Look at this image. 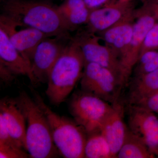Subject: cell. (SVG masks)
Masks as SVG:
<instances>
[{
    "label": "cell",
    "mask_w": 158,
    "mask_h": 158,
    "mask_svg": "<svg viewBox=\"0 0 158 158\" xmlns=\"http://www.w3.org/2000/svg\"><path fill=\"white\" fill-rule=\"evenodd\" d=\"M15 76L9 69L0 64V77L3 82L5 83H10L13 81Z\"/></svg>",
    "instance_id": "cell-27"
},
{
    "label": "cell",
    "mask_w": 158,
    "mask_h": 158,
    "mask_svg": "<svg viewBox=\"0 0 158 158\" xmlns=\"http://www.w3.org/2000/svg\"><path fill=\"white\" fill-rule=\"evenodd\" d=\"M85 60L78 44L72 39L51 69L46 94L52 104L65 101L81 77Z\"/></svg>",
    "instance_id": "cell-2"
},
{
    "label": "cell",
    "mask_w": 158,
    "mask_h": 158,
    "mask_svg": "<svg viewBox=\"0 0 158 158\" xmlns=\"http://www.w3.org/2000/svg\"><path fill=\"white\" fill-rule=\"evenodd\" d=\"M135 18V11L133 10L114 25L99 33L105 44L117 54L119 59L132 37Z\"/></svg>",
    "instance_id": "cell-14"
},
{
    "label": "cell",
    "mask_w": 158,
    "mask_h": 158,
    "mask_svg": "<svg viewBox=\"0 0 158 158\" xmlns=\"http://www.w3.org/2000/svg\"><path fill=\"white\" fill-rule=\"evenodd\" d=\"M0 144L8 146H20L11 137L6 127L2 116L0 115Z\"/></svg>",
    "instance_id": "cell-23"
},
{
    "label": "cell",
    "mask_w": 158,
    "mask_h": 158,
    "mask_svg": "<svg viewBox=\"0 0 158 158\" xmlns=\"http://www.w3.org/2000/svg\"><path fill=\"white\" fill-rule=\"evenodd\" d=\"M16 99L26 119V150L30 157H56L59 152L54 144L47 118L41 108L25 91H21Z\"/></svg>",
    "instance_id": "cell-3"
},
{
    "label": "cell",
    "mask_w": 158,
    "mask_h": 158,
    "mask_svg": "<svg viewBox=\"0 0 158 158\" xmlns=\"http://www.w3.org/2000/svg\"><path fill=\"white\" fill-rule=\"evenodd\" d=\"M158 69V50L156 56L149 63L141 66H135L132 72L134 77H138Z\"/></svg>",
    "instance_id": "cell-25"
},
{
    "label": "cell",
    "mask_w": 158,
    "mask_h": 158,
    "mask_svg": "<svg viewBox=\"0 0 158 158\" xmlns=\"http://www.w3.org/2000/svg\"><path fill=\"white\" fill-rule=\"evenodd\" d=\"M149 50H158V22L156 23L148 33L143 42L140 56L144 52Z\"/></svg>",
    "instance_id": "cell-21"
},
{
    "label": "cell",
    "mask_w": 158,
    "mask_h": 158,
    "mask_svg": "<svg viewBox=\"0 0 158 158\" xmlns=\"http://www.w3.org/2000/svg\"><path fill=\"white\" fill-rule=\"evenodd\" d=\"M113 108V105L82 90L74 92L69 103V112L74 120L87 135L100 130Z\"/></svg>",
    "instance_id": "cell-5"
},
{
    "label": "cell",
    "mask_w": 158,
    "mask_h": 158,
    "mask_svg": "<svg viewBox=\"0 0 158 158\" xmlns=\"http://www.w3.org/2000/svg\"><path fill=\"white\" fill-rule=\"evenodd\" d=\"M25 150H26L19 146L0 144V158H28L30 156V155L26 152Z\"/></svg>",
    "instance_id": "cell-22"
},
{
    "label": "cell",
    "mask_w": 158,
    "mask_h": 158,
    "mask_svg": "<svg viewBox=\"0 0 158 158\" xmlns=\"http://www.w3.org/2000/svg\"><path fill=\"white\" fill-rule=\"evenodd\" d=\"M87 7L90 10L98 9L108 5L114 0H84Z\"/></svg>",
    "instance_id": "cell-28"
},
{
    "label": "cell",
    "mask_w": 158,
    "mask_h": 158,
    "mask_svg": "<svg viewBox=\"0 0 158 158\" xmlns=\"http://www.w3.org/2000/svg\"><path fill=\"white\" fill-rule=\"evenodd\" d=\"M127 107L128 127L158 158V117L155 113L139 106Z\"/></svg>",
    "instance_id": "cell-10"
},
{
    "label": "cell",
    "mask_w": 158,
    "mask_h": 158,
    "mask_svg": "<svg viewBox=\"0 0 158 158\" xmlns=\"http://www.w3.org/2000/svg\"><path fill=\"white\" fill-rule=\"evenodd\" d=\"M144 6L152 13L158 22V0H148Z\"/></svg>",
    "instance_id": "cell-29"
},
{
    "label": "cell",
    "mask_w": 158,
    "mask_h": 158,
    "mask_svg": "<svg viewBox=\"0 0 158 158\" xmlns=\"http://www.w3.org/2000/svg\"><path fill=\"white\" fill-rule=\"evenodd\" d=\"M17 27L9 18L1 15L0 27L5 31L11 44L31 66V58L37 46L50 36L34 28L18 31Z\"/></svg>",
    "instance_id": "cell-11"
},
{
    "label": "cell",
    "mask_w": 158,
    "mask_h": 158,
    "mask_svg": "<svg viewBox=\"0 0 158 158\" xmlns=\"http://www.w3.org/2000/svg\"><path fill=\"white\" fill-rule=\"evenodd\" d=\"M113 105V110L105 118L100 130L107 141L114 158H117L123 143L127 126L124 121V102L121 100Z\"/></svg>",
    "instance_id": "cell-13"
},
{
    "label": "cell",
    "mask_w": 158,
    "mask_h": 158,
    "mask_svg": "<svg viewBox=\"0 0 158 158\" xmlns=\"http://www.w3.org/2000/svg\"><path fill=\"white\" fill-rule=\"evenodd\" d=\"M135 106H139L155 113H158V90Z\"/></svg>",
    "instance_id": "cell-24"
},
{
    "label": "cell",
    "mask_w": 158,
    "mask_h": 158,
    "mask_svg": "<svg viewBox=\"0 0 158 158\" xmlns=\"http://www.w3.org/2000/svg\"><path fill=\"white\" fill-rule=\"evenodd\" d=\"M68 34L44 40L37 46L31 60L35 85L47 81L49 73L69 44Z\"/></svg>",
    "instance_id": "cell-8"
},
{
    "label": "cell",
    "mask_w": 158,
    "mask_h": 158,
    "mask_svg": "<svg viewBox=\"0 0 158 158\" xmlns=\"http://www.w3.org/2000/svg\"><path fill=\"white\" fill-rule=\"evenodd\" d=\"M85 156L86 158H113L110 145L100 130L87 135Z\"/></svg>",
    "instance_id": "cell-20"
},
{
    "label": "cell",
    "mask_w": 158,
    "mask_h": 158,
    "mask_svg": "<svg viewBox=\"0 0 158 158\" xmlns=\"http://www.w3.org/2000/svg\"><path fill=\"white\" fill-rule=\"evenodd\" d=\"M118 158H154L146 145L128 127L124 141L117 154Z\"/></svg>",
    "instance_id": "cell-19"
},
{
    "label": "cell",
    "mask_w": 158,
    "mask_h": 158,
    "mask_svg": "<svg viewBox=\"0 0 158 158\" xmlns=\"http://www.w3.org/2000/svg\"><path fill=\"white\" fill-rule=\"evenodd\" d=\"M133 10L131 0H114L103 7L91 10L87 23L89 32L101 33Z\"/></svg>",
    "instance_id": "cell-12"
},
{
    "label": "cell",
    "mask_w": 158,
    "mask_h": 158,
    "mask_svg": "<svg viewBox=\"0 0 158 158\" xmlns=\"http://www.w3.org/2000/svg\"><path fill=\"white\" fill-rule=\"evenodd\" d=\"M136 21L134 23L131 40L126 51L120 59L121 79L125 87L138 62L142 45L149 30L157 22L152 13L144 6L135 11Z\"/></svg>",
    "instance_id": "cell-7"
},
{
    "label": "cell",
    "mask_w": 158,
    "mask_h": 158,
    "mask_svg": "<svg viewBox=\"0 0 158 158\" xmlns=\"http://www.w3.org/2000/svg\"><path fill=\"white\" fill-rule=\"evenodd\" d=\"M0 64L4 65L15 75L26 76L31 84L35 82L31 65L11 44L8 35L0 27Z\"/></svg>",
    "instance_id": "cell-16"
},
{
    "label": "cell",
    "mask_w": 158,
    "mask_h": 158,
    "mask_svg": "<svg viewBox=\"0 0 158 158\" xmlns=\"http://www.w3.org/2000/svg\"><path fill=\"white\" fill-rule=\"evenodd\" d=\"M74 39L81 49L85 62L95 63L108 69L122 82L119 57L108 46L101 44L99 37L89 32L79 34Z\"/></svg>",
    "instance_id": "cell-9"
},
{
    "label": "cell",
    "mask_w": 158,
    "mask_h": 158,
    "mask_svg": "<svg viewBox=\"0 0 158 158\" xmlns=\"http://www.w3.org/2000/svg\"><path fill=\"white\" fill-rule=\"evenodd\" d=\"M158 50H149L144 52L140 55L138 62L135 66H141L149 63L156 56Z\"/></svg>",
    "instance_id": "cell-26"
},
{
    "label": "cell",
    "mask_w": 158,
    "mask_h": 158,
    "mask_svg": "<svg viewBox=\"0 0 158 158\" xmlns=\"http://www.w3.org/2000/svg\"><path fill=\"white\" fill-rule=\"evenodd\" d=\"M81 90L113 105L122 100L125 86L110 69L91 62H85L81 77Z\"/></svg>",
    "instance_id": "cell-6"
},
{
    "label": "cell",
    "mask_w": 158,
    "mask_h": 158,
    "mask_svg": "<svg viewBox=\"0 0 158 158\" xmlns=\"http://www.w3.org/2000/svg\"><path fill=\"white\" fill-rule=\"evenodd\" d=\"M58 9L69 30L88 23L91 11L84 0H66Z\"/></svg>",
    "instance_id": "cell-18"
},
{
    "label": "cell",
    "mask_w": 158,
    "mask_h": 158,
    "mask_svg": "<svg viewBox=\"0 0 158 158\" xmlns=\"http://www.w3.org/2000/svg\"><path fill=\"white\" fill-rule=\"evenodd\" d=\"M0 115L2 116L11 137L26 150V119L16 99L9 97L2 99Z\"/></svg>",
    "instance_id": "cell-15"
},
{
    "label": "cell",
    "mask_w": 158,
    "mask_h": 158,
    "mask_svg": "<svg viewBox=\"0 0 158 158\" xmlns=\"http://www.w3.org/2000/svg\"><path fill=\"white\" fill-rule=\"evenodd\" d=\"M34 100L45 114L49 125L54 144L59 154L65 158H85L87 134L75 121L53 112L41 96L33 90Z\"/></svg>",
    "instance_id": "cell-4"
},
{
    "label": "cell",
    "mask_w": 158,
    "mask_h": 158,
    "mask_svg": "<svg viewBox=\"0 0 158 158\" xmlns=\"http://www.w3.org/2000/svg\"><path fill=\"white\" fill-rule=\"evenodd\" d=\"M2 15L18 27L34 28L50 36L68 34L69 28L58 10L49 3L31 0H2Z\"/></svg>",
    "instance_id": "cell-1"
},
{
    "label": "cell",
    "mask_w": 158,
    "mask_h": 158,
    "mask_svg": "<svg viewBox=\"0 0 158 158\" xmlns=\"http://www.w3.org/2000/svg\"><path fill=\"white\" fill-rule=\"evenodd\" d=\"M127 86L124 103L135 105L158 90V69L142 75L133 77Z\"/></svg>",
    "instance_id": "cell-17"
}]
</instances>
